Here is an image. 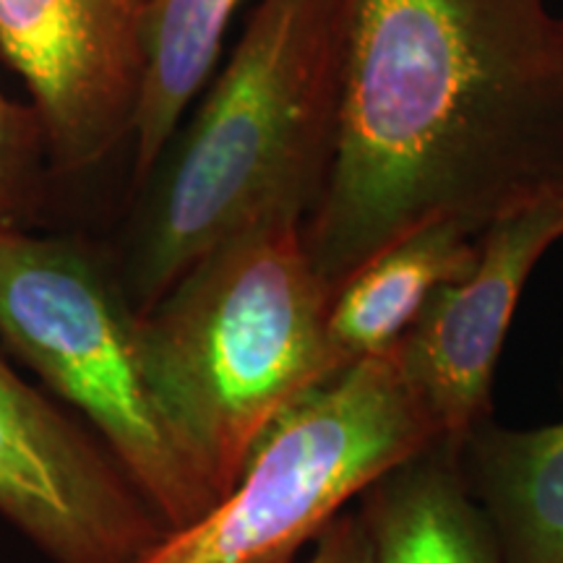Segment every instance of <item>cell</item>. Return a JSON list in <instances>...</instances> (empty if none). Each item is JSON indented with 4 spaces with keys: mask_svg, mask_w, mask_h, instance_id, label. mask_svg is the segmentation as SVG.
Returning a JSON list of instances; mask_svg holds the SVG:
<instances>
[{
    "mask_svg": "<svg viewBox=\"0 0 563 563\" xmlns=\"http://www.w3.org/2000/svg\"><path fill=\"white\" fill-rule=\"evenodd\" d=\"M0 340L104 443L167 532L214 509L154 402L136 302L89 245L0 228Z\"/></svg>",
    "mask_w": 563,
    "mask_h": 563,
    "instance_id": "cell-4",
    "label": "cell"
},
{
    "mask_svg": "<svg viewBox=\"0 0 563 563\" xmlns=\"http://www.w3.org/2000/svg\"><path fill=\"white\" fill-rule=\"evenodd\" d=\"M563 241V191L477 232L473 269L443 285L397 344L399 363L441 439L462 443L490 418V389L511 316L534 266Z\"/></svg>",
    "mask_w": 563,
    "mask_h": 563,
    "instance_id": "cell-8",
    "label": "cell"
},
{
    "mask_svg": "<svg viewBox=\"0 0 563 563\" xmlns=\"http://www.w3.org/2000/svg\"><path fill=\"white\" fill-rule=\"evenodd\" d=\"M342 66L344 0H258L154 170L125 277L139 313L235 232L311 217L334 162Z\"/></svg>",
    "mask_w": 563,
    "mask_h": 563,
    "instance_id": "cell-2",
    "label": "cell"
},
{
    "mask_svg": "<svg viewBox=\"0 0 563 563\" xmlns=\"http://www.w3.org/2000/svg\"><path fill=\"white\" fill-rule=\"evenodd\" d=\"M357 501L373 563H504L488 517L464 477L462 443L431 441L378 477Z\"/></svg>",
    "mask_w": 563,
    "mask_h": 563,
    "instance_id": "cell-9",
    "label": "cell"
},
{
    "mask_svg": "<svg viewBox=\"0 0 563 563\" xmlns=\"http://www.w3.org/2000/svg\"><path fill=\"white\" fill-rule=\"evenodd\" d=\"M563 191L548 0H344L340 131L306 245L332 292L407 232H481Z\"/></svg>",
    "mask_w": 563,
    "mask_h": 563,
    "instance_id": "cell-1",
    "label": "cell"
},
{
    "mask_svg": "<svg viewBox=\"0 0 563 563\" xmlns=\"http://www.w3.org/2000/svg\"><path fill=\"white\" fill-rule=\"evenodd\" d=\"M152 0H0V58L24 84L47 162L81 173L131 139Z\"/></svg>",
    "mask_w": 563,
    "mask_h": 563,
    "instance_id": "cell-7",
    "label": "cell"
},
{
    "mask_svg": "<svg viewBox=\"0 0 563 563\" xmlns=\"http://www.w3.org/2000/svg\"><path fill=\"white\" fill-rule=\"evenodd\" d=\"M42 159L47 150L37 112L0 87V228H19L37 188Z\"/></svg>",
    "mask_w": 563,
    "mask_h": 563,
    "instance_id": "cell-13",
    "label": "cell"
},
{
    "mask_svg": "<svg viewBox=\"0 0 563 563\" xmlns=\"http://www.w3.org/2000/svg\"><path fill=\"white\" fill-rule=\"evenodd\" d=\"M302 228L272 217L235 232L141 313L154 402L217 504L274 418L336 373L334 292Z\"/></svg>",
    "mask_w": 563,
    "mask_h": 563,
    "instance_id": "cell-3",
    "label": "cell"
},
{
    "mask_svg": "<svg viewBox=\"0 0 563 563\" xmlns=\"http://www.w3.org/2000/svg\"><path fill=\"white\" fill-rule=\"evenodd\" d=\"M302 563H373L371 540L357 509L342 511L323 530Z\"/></svg>",
    "mask_w": 563,
    "mask_h": 563,
    "instance_id": "cell-14",
    "label": "cell"
},
{
    "mask_svg": "<svg viewBox=\"0 0 563 563\" xmlns=\"http://www.w3.org/2000/svg\"><path fill=\"white\" fill-rule=\"evenodd\" d=\"M462 470L504 563H563V422L514 431L483 420L462 441Z\"/></svg>",
    "mask_w": 563,
    "mask_h": 563,
    "instance_id": "cell-11",
    "label": "cell"
},
{
    "mask_svg": "<svg viewBox=\"0 0 563 563\" xmlns=\"http://www.w3.org/2000/svg\"><path fill=\"white\" fill-rule=\"evenodd\" d=\"M0 517L51 563H139L167 534L104 443L3 355Z\"/></svg>",
    "mask_w": 563,
    "mask_h": 563,
    "instance_id": "cell-6",
    "label": "cell"
},
{
    "mask_svg": "<svg viewBox=\"0 0 563 563\" xmlns=\"http://www.w3.org/2000/svg\"><path fill=\"white\" fill-rule=\"evenodd\" d=\"M435 439L397 347L352 363L274 418L228 496L139 563H298L350 501Z\"/></svg>",
    "mask_w": 563,
    "mask_h": 563,
    "instance_id": "cell-5",
    "label": "cell"
},
{
    "mask_svg": "<svg viewBox=\"0 0 563 563\" xmlns=\"http://www.w3.org/2000/svg\"><path fill=\"white\" fill-rule=\"evenodd\" d=\"M475 258V232L439 220L407 232L352 272L329 308L336 371L397 347L433 295L473 269Z\"/></svg>",
    "mask_w": 563,
    "mask_h": 563,
    "instance_id": "cell-10",
    "label": "cell"
},
{
    "mask_svg": "<svg viewBox=\"0 0 563 563\" xmlns=\"http://www.w3.org/2000/svg\"><path fill=\"white\" fill-rule=\"evenodd\" d=\"M243 0H152L146 63L133 118V186L157 170L167 146L220 60Z\"/></svg>",
    "mask_w": 563,
    "mask_h": 563,
    "instance_id": "cell-12",
    "label": "cell"
}]
</instances>
